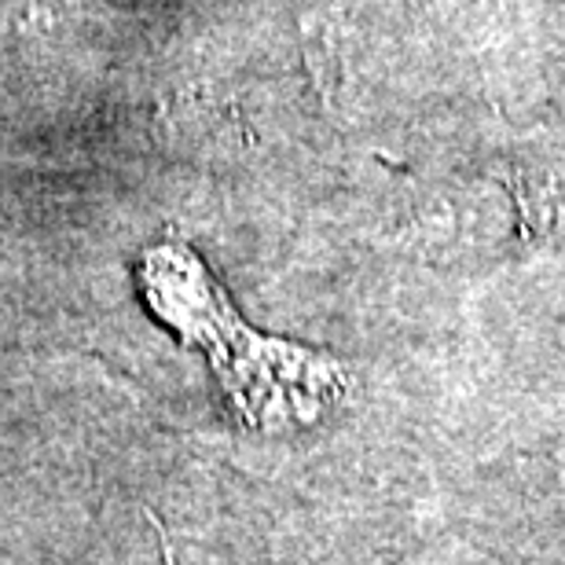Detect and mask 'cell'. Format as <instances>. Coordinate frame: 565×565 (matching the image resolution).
<instances>
[{"instance_id":"cell-1","label":"cell","mask_w":565,"mask_h":565,"mask_svg":"<svg viewBox=\"0 0 565 565\" xmlns=\"http://www.w3.org/2000/svg\"><path fill=\"white\" fill-rule=\"evenodd\" d=\"M143 290L158 316L180 327V334L210 345L213 364L246 412H254L257 401L279 404L282 393H316L334 375V367L316 364L298 349L246 331V323L224 309L221 294L210 287L206 273L188 250L162 246L147 254Z\"/></svg>"}]
</instances>
